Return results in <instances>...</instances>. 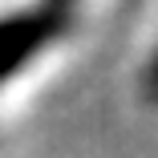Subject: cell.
Masks as SVG:
<instances>
[{
	"label": "cell",
	"instance_id": "cell-1",
	"mask_svg": "<svg viewBox=\"0 0 158 158\" xmlns=\"http://www.w3.org/2000/svg\"><path fill=\"white\" fill-rule=\"evenodd\" d=\"M69 20H73V12L65 4H45V8L0 16V81L20 73L49 41H57L69 28Z\"/></svg>",
	"mask_w": 158,
	"mask_h": 158
},
{
	"label": "cell",
	"instance_id": "cell-2",
	"mask_svg": "<svg viewBox=\"0 0 158 158\" xmlns=\"http://www.w3.org/2000/svg\"><path fill=\"white\" fill-rule=\"evenodd\" d=\"M146 89H150V98L158 102V57H154V65H150V73H146Z\"/></svg>",
	"mask_w": 158,
	"mask_h": 158
}]
</instances>
